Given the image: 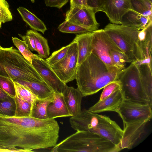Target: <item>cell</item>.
<instances>
[{"label": "cell", "instance_id": "6da1fadb", "mask_svg": "<svg viewBox=\"0 0 152 152\" xmlns=\"http://www.w3.org/2000/svg\"><path fill=\"white\" fill-rule=\"evenodd\" d=\"M59 126L54 119L7 116L0 114V147L33 150L53 147Z\"/></svg>", "mask_w": 152, "mask_h": 152}, {"label": "cell", "instance_id": "7a4b0ae2", "mask_svg": "<svg viewBox=\"0 0 152 152\" xmlns=\"http://www.w3.org/2000/svg\"><path fill=\"white\" fill-rule=\"evenodd\" d=\"M124 69L107 64L91 53L78 66L75 79L77 88L83 97L95 94L118 80Z\"/></svg>", "mask_w": 152, "mask_h": 152}, {"label": "cell", "instance_id": "3957f363", "mask_svg": "<svg viewBox=\"0 0 152 152\" xmlns=\"http://www.w3.org/2000/svg\"><path fill=\"white\" fill-rule=\"evenodd\" d=\"M70 117V124L74 130L89 131L98 134L119 147L123 130L110 117L88 112L85 109L78 114Z\"/></svg>", "mask_w": 152, "mask_h": 152}, {"label": "cell", "instance_id": "277c9868", "mask_svg": "<svg viewBox=\"0 0 152 152\" xmlns=\"http://www.w3.org/2000/svg\"><path fill=\"white\" fill-rule=\"evenodd\" d=\"M0 76L13 80L43 81L31 64L13 47L0 48Z\"/></svg>", "mask_w": 152, "mask_h": 152}, {"label": "cell", "instance_id": "5b68a950", "mask_svg": "<svg viewBox=\"0 0 152 152\" xmlns=\"http://www.w3.org/2000/svg\"><path fill=\"white\" fill-rule=\"evenodd\" d=\"M104 30L131 63L145 58L138 36L140 30L112 23L108 24Z\"/></svg>", "mask_w": 152, "mask_h": 152}, {"label": "cell", "instance_id": "8992f818", "mask_svg": "<svg viewBox=\"0 0 152 152\" xmlns=\"http://www.w3.org/2000/svg\"><path fill=\"white\" fill-rule=\"evenodd\" d=\"M92 53L105 64L124 69L126 63H131L104 29L92 32Z\"/></svg>", "mask_w": 152, "mask_h": 152}, {"label": "cell", "instance_id": "52a82bcc", "mask_svg": "<svg viewBox=\"0 0 152 152\" xmlns=\"http://www.w3.org/2000/svg\"><path fill=\"white\" fill-rule=\"evenodd\" d=\"M118 80L120 83L121 90L125 99L151 105L143 88L139 72L135 64L131 63L129 66L125 68L120 75Z\"/></svg>", "mask_w": 152, "mask_h": 152}, {"label": "cell", "instance_id": "ba28073f", "mask_svg": "<svg viewBox=\"0 0 152 152\" xmlns=\"http://www.w3.org/2000/svg\"><path fill=\"white\" fill-rule=\"evenodd\" d=\"M71 43L66 56L50 66L60 80L66 84L75 79L78 66L77 43L73 40Z\"/></svg>", "mask_w": 152, "mask_h": 152}, {"label": "cell", "instance_id": "9c48e42d", "mask_svg": "<svg viewBox=\"0 0 152 152\" xmlns=\"http://www.w3.org/2000/svg\"><path fill=\"white\" fill-rule=\"evenodd\" d=\"M152 107L150 104L124 99L117 113L124 124L142 120L149 121L152 118Z\"/></svg>", "mask_w": 152, "mask_h": 152}, {"label": "cell", "instance_id": "30bf717a", "mask_svg": "<svg viewBox=\"0 0 152 152\" xmlns=\"http://www.w3.org/2000/svg\"><path fill=\"white\" fill-rule=\"evenodd\" d=\"M31 64L43 81L54 93L62 94L66 85L60 80L45 60L37 55L32 59Z\"/></svg>", "mask_w": 152, "mask_h": 152}, {"label": "cell", "instance_id": "8fae6325", "mask_svg": "<svg viewBox=\"0 0 152 152\" xmlns=\"http://www.w3.org/2000/svg\"><path fill=\"white\" fill-rule=\"evenodd\" d=\"M96 13L88 7L79 6L70 8L66 13L65 20L86 27H99Z\"/></svg>", "mask_w": 152, "mask_h": 152}, {"label": "cell", "instance_id": "7c38bea8", "mask_svg": "<svg viewBox=\"0 0 152 152\" xmlns=\"http://www.w3.org/2000/svg\"><path fill=\"white\" fill-rule=\"evenodd\" d=\"M149 121L142 120L124 124L122 137L119 147L121 151L131 149L135 142L144 133L145 126Z\"/></svg>", "mask_w": 152, "mask_h": 152}, {"label": "cell", "instance_id": "4fadbf2b", "mask_svg": "<svg viewBox=\"0 0 152 152\" xmlns=\"http://www.w3.org/2000/svg\"><path fill=\"white\" fill-rule=\"evenodd\" d=\"M131 9L130 0H105L102 12L111 23L121 25L123 16Z\"/></svg>", "mask_w": 152, "mask_h": 152}, {"label": "cell", "instance_id": "5bb4252c", "mask_svg": "<svg viewBox=\"0 0 152 152\" xmlns=\"http://www.w3.org/2000/svg\"><path fill=\"white\" fill-rule=\"evenodd\" d=\"M124 99L121 89H119L103 100L99 101L87 110L96 113L106 111L117 113Z\"/></svg>", "mask_w": 152, "mask_h": 152}, {"label": "cell", "instance_id": "9a60e30c", "mask_svg": "<svg viewBox=\"0 0 152 152\" xmlns=\"http://www.w3.org/2000/svg\"><path fill=\"white\" fill-rule=\"evenodd\" d=\"M62 94L72 116L80 113L82 110L81 106L83 96L79 90L67 86Z\"/></svg>", "mask_w": 152, "mask_h": 152}, {"label": "cell", "instance_id": "2e32d148", "mask_svg": "<svg viewBox=\"0 0 152 152\" xmlns=\"http://www.w3.org/2000/svg\"><path fill=\"white\" fill-rule=\"evenodd\" d=\"M47 111L48 119L72 116L62 94L54 93L53 99L48 105Z\"/></svg>", "mask_w": 152, "mask_h": 152}, {"label": "cell", "instance_id": "e0dca14e", "mask_svg": "<svg viewBox=\"0 0 152 152\" xmlns=\"http://www.w3.org/2000/svg\"><path fill=\"white\" fill-rule=\"evenodd\" d=\"M132 63L137 66L143 88L149 102L152 106V64L136 62Z\"/></svg>", "mask_w": 152, "mask_h": 152}, {"label": "cell", "instance_id": "ac0fdd59", "mask_svg": "<svg viewBox=\"0 0 152 152\" xmlns=\"http://www.w3.org/2000/svg\"><path fill=\"white\" fill-rule=\"evenodd\" d=\"M92 32H88L77 34L73 39L77 45L78 66L92 53Z\"/></svg>", "mask_w": 152, "mask_h": 152}, {"label": "cell", "instance_id": "d6986e66", "mask_svg": "<svg viewBox=\"0 0 152 152\" xmlns=\"http://www.w3.org/2000/svg\"><path fill=\"white\" fill-rule=\"evenodd\" d=\"M151 21L148 18L131 9L123 16L121 25L141 30Z\"/></svg>", "mask_w": 152, "mask_h": 152}, {"label": "cell", "instance_id": "ffe728a7", "mask_svg": "<svg viewBox=\"0 0 152 152\" xmlns=\"http://www.w3.org/2000/svg\"><path fill=\"white\" fill-rule=\"evenodd\" d=\"M17 10L23 20L32 29L44 34L47 28L42 20L24 7H19Z\"/></svg>", "mask_w": 152, "mask_h": 152}, {"label": "cell", "instance_id": "44dd1931", "mask_svg": "<svg viewBox=\"0 0 152 152\" xmlns=\"http://www.w3.org/2000/svg\"><path fill=\"white\" fill-rule=\"evenodd\" d=\"M27 87L39 99H44L53 94L54 92L44 81L29 82L13 80Z\"/></svg>", "mask_w": 152, "mask_h": 152}, {"label": "cell", "instance_id": "7402d4cb", "mask_svg": "<svg viewBox=\"0 0 152 152\" xmlns=\"http://www.w3.org/2000/svg\"><path fill=\"white\" fill-rule=\"evenodd\" d=\"M26 34L31 36L34 38L36 51L42 58H47L50 55V48L47 40L41 34L34 30L27 31Z\"/></svg>", "mask_w": 152, "mask_h": 152}, {"label": "cell", "instance_id": "603a6c76", "mask_svg": "<svg viewBox=\"0 0 152 152\" xmlns=\"http://www.w3.org/2000/svg\"><path fill=\"white\" fill-rule=\"evenodd\" d=\"M53 99L54 94L46 98L37 100L32 109L30 117L41 119H48L47 107Z\"/></svg>", "mask_w": 152, "mask_h": 152}, {"label": "cell", "instance_id": "cb8c5ba5", "mask_svg": "<svg viewBox=\"0 0 152 152\" xmlns=\"http://www.w3.org/2000/svg\"><path fill=\"white\" fill-rule=\"evenodd\" d=\"M98 28L83 26L65 20L59 25L58 28L63 33L82 34L93 32L98 29Z\"/></svg>", "mask_w": 152, "mask_h": 152}, {"label": "cell", "instance_id": "d4e9b609", "mask_svg": "<svg viewBox=\"0 0 152 152\" xmlns=\"http://www.w3.org/2000/svg\"><path fill=\"white\" fill-rule=\"evenodd\" d=\"M131 9L152 20V2L149 0H130Z\"/></svg>", "mask_w": 152, "mask_h": 152}, {"label": "cell", "instance_id": "484cf974", "mask_svg": "<svg viewBox=\"0 0 152 152\" xmlns=\"http://www.w3.org/2000/svg\"><path fill=\"white\" fill-rule=\"evenodd\" d=\"M14 81L16 94L21 97L30 104L32 109L37 100L39 99L26 86Z\"/></svg>", "mask_w": 152, "mask_h": 152}, {"label": "cell", "instance_id": "4316f807", "mask_svg": "<svg viewBox=\"0 0 152 152\" xmlns=\"http://www.w3.org/2000/svg\"><path fill=\"white\" fill-rule=\"evenodd\" d=\"M14 98L16 105L14 116L17 117H30L31 107L29 103L17 94H16Z\"/></svg>", "mask_w": 152, "mask_h": 152}, {"label": "cell", "instance_id": "83f0119b", "mask_svg": "<svg viewBox=\"0 0 152 152\" xmlns=\"http://www.w3.org/2000/svg\"><path fill=\"white\" fill-rule=\"evenodd\" d=\"M16 109L14 98L8 95L0 99V114L7 116H14Z\"/></svg>", "mask_w": 152, "mask_h": 152}, {"label": "cell", "instance_id": "f1b7e54d", "mask_svg": "<svg viewBox=\"0 0 152 152\" xmlns=\"http://www.w3.org/2000/svg\"><path fill=\"white\" fill-rule=\"evenodd\" d=\"M12 41L14 45L17 48L23 56L31 63L33 58L37 55L32 53L29 49L26 42L18 38L12 37Z\"/></svg>", "mask_w": 152, "mask_h": 152}, {"label": "cell", "instance_id": "f546056e", "mask_svg": "<svg viewBox=\"0 0 152 152\" xmlns=\"http://www.w3.org/2000/svg\"><path fill=\"white\" fill-rule=\"evenodd\" d=\"M0 88L8 95L13 98L15 96L14 83L12 79L0 76Z\"/></svg>", "mask_w": 152, "mask_h": 152}, {"label": "cell", "instance_id": "4dcf8cb0", "mask_svg": "<svg viewBox=\"0 0 152 152\" xmlns=\"http://www.w3.org/2000/svg\"><path fill=\"white\" fill-rule=\"evenodd\" d=\"M71 44L53 52L50 56L45 59L48 64L51 66L63 59L66 55Z\"/></svg>", "mask_w": 152, "mask_h": 152}, {"label": "cell", "instance_id": "1f68e13d", "mask_svg": "<svg viewBox=\"0 0 152 152\" xmlns=\"http://www.w3.org/2000/svg\"><path fill=\"white\" fill-rule=\"evenodd\" d=\"M12 19L7 2L5 0H0V23H4L12 20Z\"/></svg>", "mask_w": 152, "mask_h": 152}, {"label": "cell", "instance_id": "d6a6232c", "mask_svg": "<svg viewBox=\"0 0 152 152\" xmlns=\"http://www.w3.org/2000/svg\"><path fill=\"white\" fill-rule=\"evenodd\" d=\"M121 89V84L118 80L109 83L103 88L99 101L103 100L116 90Z\"/></svg>", "mask_w": 152, "mask_h": 152}, {"label": "cell", "instance_id": "836d02e7", "mask_svg": "<svg viewBox=\"0 0 152 152\" xmlns=\"http://www.w3.org/2000/svg\"><path fill=\"white\" fill-rule=\"evenodd\" d=\"M105 0H87L88 7L92 9L96 13L102 12Z\"/></svg>", "mask_w": 152, "mask_h": 152}, {"label": "cell", "instance_id": "e575fe53", "mask_svg": "<svg viewBox=\"0 0 152 152\" xmlns=\"http://www.w3.org/2000/svg\"><path fill=\"white\" fill-rule=\"evenodd\" d=\"M69 0H44L46 5L47 7L61 8Z\"/></svg>", "mask_w": 152, "mask_h": 152}, {"label": "cell", "instance_id": "d590c367", "mask_svg": "<svg viewBox=\"0 0 152 152\" xmlns=\"http://www.w3.org/2000/svg\"><path fill=\"white\" fill-rule=\"evenodd\" d=\"M19 35L21 37L23 40L26 42L30 50L36 51L34 41L33 38L31 36L26 33L25 35L20 34H19Z\"/></svg>", "mask_w": 152, "mask_h": 152}, {"label": "cell", "instance_id": "8d00e7d4", "mask_svg": "<svg viewBox=\"0 0 152 152\" xmlns=\"http://www.w3.org/2000/svg\"><path fill=\"white\" fill-rule=\"evenodd\" d=\"M70 0V8L74 7L79 6H85L88 7L87 5V0Z\"/></svg>", "mask_w": 152, "mask_h": 152}, {"label": "cell", "instance_id": "74e56055", "mask_svg": "<svg viewBox=\"0 0 152 152\" xmlns=\"http://www.w3.org/2000/svg\"><path fill=\"white\" fill-rule=\"evenodd\" d=\"M32 151L31 150H26L17 148L6 149L0 147V152H30Z\"/></svg>", "mask_w": 152, "mask_h": 152}, {"label": "cell", "instance_id": "f35d334b", "mask_svg": "<svg viewBox=\"0 0 152 152\" xmlns=\"http://www.w3.org/2000/svg\"><path fill=\"white\" fill-rule=\"evenodd\" d=\"M8 95L0 88V99H4Z\"/></svg>", "mask_w": 152, "mask_h": 152}, {"label": "cell", "instance_id": "ab89813d", "mask_svg": "<svg viewBox=\"0 0 152 152\" xmlns=\"http://www.w3.org/2000/svg\"><path fill=\"white\" fill-rule=\"evenodd\" d=\"M31 2L33 3H34L35 1V0H30Z\"/></svg>", "mask_w": 152, "mask_h": 152}, {"label": "cell", "instance_id": "60d3db41", "mask_svg": "<svg viewBox=\"0 0 152 152\" xmlns=\"http://www.w3.org/2000/svg\"><path fill=\"white\" fill-rule=\"evenodd\" d=\"M1 24L0 23V29L1 28Z\"/></svg>", "mask_w": 152, "mask_h": 152}, {"label": "cell", "instance_id": "b9f144b4", "mask_svg": "<svg viewBox=\"0 0 152 152\" xmlns=\"http://www.w3.org/2000/svg\"><path fill=\"white\" fill-rule=\"evenodd\" d=\"M149 0L152 2V0Z\"/></svg>", "mask_w": 152, "mask_h": 152}, {"label": "cell", "instance_id": "7bdbcfd3", "mask_svg": "<svg viewBox=\"0 0 152 152\" xmlns=\"http://www.w3.org/2000/svg\"><path fill=\"white\" fill-rule=\"evenodd\" d=\"M1 47V45H0V48Z\"/></svg>", "mask_w": 152, "mask_h": 152}]
</instances>
